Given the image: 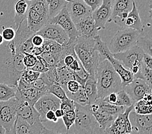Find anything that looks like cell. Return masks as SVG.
<instances>
[{
    "label": "cell",
    "instance_id": "obj_11",
    "mask_svg": "<svg viewBox=\"0 0 152 134\" xmlns=\"http://www.w3.org/2000/svg\"><path fill=\"white\" fill-rule=\"evenodd\" d=\"M129 119L132 125V134H152V115H140L130 112Z\"/></svg>",
    "mask_w": 152,
    "mask_h": 134
},
{
    "label": "cell",
    "instance_id": "obj_21",
    "mask_svg": "<svg viewBox=\"0 0 152 134\" xmlns=\"http://www.w3.org/2000/svg\"><path fill=\"white\" fill-rule=\"evenodd\" d=\"M26 20L28 27L34 34L37 33L45 24L48 23V21L43 19L37 11H35L31 7L28 8Z\"/></svg>",
    "mask_w": 152,
    "mask_h": 134
},
{
    "label": "cell",
    "instance_id": "obj_33",
    "mask_svg": "<svg viewBox=\"0 0 152 134\" xmlns=\"http://www.w3.org/2000/svg\"><path fill=\"white\" fill-rule=\"evenodd\" d=\"M133 110L140 115L150 114L152 112L151 102L143 99L137 101L133 104Z\"/></svg>",
    "mask_w": 152,
    "mask_h": 134
},
{
    "label": "cell",
    "instance_id": "obj_8",
    "mask_svg": "<svg viewBox=\"0 0 152 134\" xmlns=\"http://www.w3.org/2000/svg\"><path fill=\"white\" fill-rule=\"evenodd\" d=\"M19 99L16 96L8 101H0V125L6 131L11 129L18 117Z\"/></svg>",
    "mask_w": 152,
    "mask_h": 134
},
{
    "label": "cell",
    "instance_id": "obj_49",
    "mask_svg": "<svg viewBox=\"0 0 152 134\" xmlns=\"http://www.w3.org/2000/svg\"><path fill=\"white\" fill-rule=\"evenodd\" d=\"M83 1L91 9L92 11L99 7L102 3V0H83Z\"/></svg>",
    "mask_w": 152,
    "mask_h": 134
},
{
    "label": "cell",
    "instance_id": "obj_42",
    "mask_svg": "<svg viewBox=\"0 0 152 134\" xmlns=\"http://www.w3.org/2000/svg\"><path fill=\"white\" fill-rule=\"evenodd\" d=\"M38 61L37 57L32 54H25L23 57V63L26 68H31L34 66Z\"/></svg>",
    "mask_w": 152,
    "mask_h": 134
},
{
    "label": "cell",
    "instance_id": "obj_60",
    "mask_svg": "<svg viewBox=\"0 0 152 134\" xmlns=\"http://www.w3.org/2000/svg\"><path fill=\"white\" fill-rule=\"evenodd\" d=\"M26 1H32V0H26Z\"/></svg>",
    "mask_w": 152,
    "mask_h": 134
},
{
    "label": "cell",
    "instance_id": "obj_28",
    "mask_svg": "<svg viewBox=\"0 0 152 134\" xmlns=\"http://www.w3.org/2000/svg\"><path fill=\"white\" fill-rule=\"evenodd\" d=\"M95 102L99 104V108L100 110L107 112V113L113 115L115 116H117L119 114L123 113L126 110V108H127L110 104L109 103L106 102V101H104L102 99H98Z\"/></svg>",
    "mask_w": 152,
    "mask_h": 134
},
{
    "label": "cell",
    "instance_id": "obj_10",
    "mask_svg": "<svg viewBox=\"0 0 152 134\" xmlns=\"http://www.w3.org/2000/svg\"><path fill=\"white\" fill-rule=\"evenodd\" d=\"M48 23L56 24L60 26L66 32L69 39V40L75 41L78 37L77 30L76 28L74 22L71 18L68 12L66 5L56 16L50 18Z\"/></svg>",
    "mask_w": 152,
    "mask_h": 134
},
{
    "label": "cell",
    "instance_id": "obj_59",
    "mask_svg": "<svg viewBox=\"0 0 152 134\" xmlns=\"http://www.w3.org/2000/svg\"><path fill=\"white\" fill-rule=\"evenodd\" d=\"M66 1H67V2H71V1H72V0H66Z\"/></svg>",
    "mask_w": 152,
    "mask_h": 134
},
{
    "label": "cell",
    "instance_id": "obj_39",
    "mask_svg": "<svg viewBox=\"0 0 152 134\" xmlns=\"http://www.w3.org/2000/svg\"><path fill=\"white\" fill-rule=\"evenodd\" d=\"M137 45L140 47L144 53L151 56V39L140 36L137 43Z\"/></svg>",
    "mask_w": 152,
    "mask_h": 134
},
{
    "label": "cell",
    "instance_id": "obj_36",
    "mask_svg": "<svg viewBox=\"0 0 152 134\" xmlns=\"http://www.w3.org/2000/svg\"><path fill=\"white\" fill-rule=\"evenodd\" d=\"M48 93L53 94V95L58 98L60 101L66 100L68 99L66 95V91L61 87L59 84H53L49 86L48 89Z\"/></svg>",
    "mask_w": 152,
    "mask_h": 134
},
{
    "label": "cell",
    "instance_id": "obj_56",
    "mask_svg": "<svg viewBox=\"0 0 152 134\" xmlns=\"http://www.w3.org/2000/svg\"><path fill=\"white\" fill-rule=\"evenodd\" d=\"M5 134H17L15 130V124H14L13 127L10 130H8V131L5 132Z\"/></svg>",
    "mask_w": 152,
    "mask_h": 134
},
{
    "label": "cell",
    "instance_id": "obj_26",
    "mask_svg": "<svg viewBox=\"0 0 152 134\" xmlns=\"http://www.w3.org/2000/svg\"><path fill=\"white\" fill-rule=\"evenodd\" d=\"M95 117L96 121L99 124L100 129L104 131L107 127L111 125V124L114 121V119L117 116L111 115L107 112H105L100 108L96 112L92 113Z\"/></svg>",
    "mask_w": 152,
    "mask_h": 134
},
{
    "label": "cell",
    "instance_id": "obj_16",
    "mask_svg": "<svg viewBox=\"0 0 152 134\" xmlns=\"http://www.w3.org/2000/svg\"><path fill=\"white\" fill-rule=\"evenodd\" d=\"M66 7L74 23L91 16L93 12L91 9L83 0H72L67 3Z\"/></svg>",
    "mask_w": 152,
    "mask_h": 134
},
{
    "label": "cell",
    "instance_id": "obj_38",
    "mask_svg": "<svg viewBox=\"0 0 152 134\" xmlns=\"http://www.w3.org/2000/svg\"><path fill=\"white\" fill-rule=\"evenodd\" d=\"M49 85L43 79L40 75L39 78L32 83V87L38 90V91L42 92L43 94L48 93Z\"/></svg>",
    "mask_w": 152,
    "mask_h": 134
},
{
    "label": "cell",
    "instance_id": "obj_51",
    "mask_svg": "<svg viewBox=\"0 0 152 134\" xmlns=\"http://www.w3.org/2000/svg\"><path fill=\"white\" fill-rule=\"evenodd\" d=\"M28 69H31L35 72H39V73L41 74V73H44V72H46L49 70V68L43 66V65L40 63V61L38 60L37 63L34 64V66L31 68H28Z\"/></svg>",
    "mask_w": 152,
    "mask_h": 134
},
{
    "label": "cell",
    "instance_id": "obj_20",
    "mask_svg": "<svg viewBox=\"0 0 152 134\" xmlns=\"http://www.w3.org/2000/svg\"><path fill=\"white\" fill-rule=\"evenodd\" d=\"M39 122L34 125H30L21 117L18 116L15 122V130L17 134H40L44 126Z\"/></svg>",
    "mask_w": 152,
    "mask_h": 134
},
{
    "label": "cell",
    "instance_id": "obj_46",
    "mask_svg": "<svg viewBox=\"0 0 152 134\" xmlns=\"http://www.w3.org/2000/svg\"><path fill=\"white\" fill-rule=\"evenodd\" d=\"M81 85L80 83L75 79L73 80H70L68 81L66 84V88L65 91L66 92H70V93H75L80 88Z\"/></svg>",
    "mask_w": 152,
    "mask_h": 134
},
{
    "label": "cell",
    "instance_id": "obj_15",
    "mask_svg": "<svg viewBox=\"0 0 152 134\" xmlns=\"http://www.w3.org/2000/svg\"><path fill=\"white\" fill-rule=\"evenodd\" d=\"M113 0H102L101 5L92 12V17L95 21L96 27L101 29L106 28V24L110 22L112 15Z\"/></svg>",
    "mask_w": 152,
    "mask_h": 134
},
{
    "label": "cell",
    "instance_id": "obj_58",
    "mask_svg": "<svg viewBox=\"0 0 152 134\" xmlns=\"http://www.w3.org/2000/svg\"><path fill=\"white\" fill-rule=\"evenodd\" d=\"M3 43H4V39H3L2 34H0V45H2Z\"/></svg>",
    "mask_w": 152,
    "mask_h": 134
},
{
    "label": "cell",
    "instance_id": "obj_25",
    "mask_svg": "<svg viewBox=\"0 0 152 134\" xmlns=\"http://www.w3.org/2000/svg\"><path fill=\"white\" fill-rule=\"evenodd\" d=\"M134 0H113L110 21L123 13H129L133 7Z\"/></svg>",
    "mask_w": 152,
    "mask_h": 134
},
{
    "label": "cell",
    "instance_id": "obj_47",
    "mask_svg": "<svg viewBox=\"0 0 152 134\" xmlns=\"http://www.w3.org/2000/svg\"><path fill=\"white\" fill-rule=\"evenodd\" d=\"M61 49H62V45H60L59 43H58L54 41H52V40L50 41V50H49L50 53H51L55 56H57L59 57L60 52L61 51Z\"/></svg>",
    "mask_w": 152,
    "mask_h": 134
},
{
    "label": "cell",
    "instance_id": "obj_40",
    "mask_svg": "<svg viewBox=\"0 0 152 134\" xmlns=\"http://www.w3.org/2000/svg\"><path fill=\"white\" fill-rule=\"evenodd\" d=\"M39 75H40L39 72H35L31 69H28V68H26V70L23 72V74L21 75V77L27 82L32 84V83L35 80H37L39 78Z\"/></svg>",
    "mask_w": 152,
    "mask_h": 134
},
{
    "label": "cell",
    "instance_id": "obj_57",
    "mask_svg": "<svg viewBox=\"0 0 152 134\" xmlns=\"http://www.w3.org/2000/svg\"><path fill=\"white\" fill-rule=\"evenodd\" d=\"M5 132L6 130L2 126L0 125V134H5Z\"/></svg>",
    "mask_w": 152,
    "mask_h": 134
},
{
    "label": "cell",
    "instance_id": "obj_5",
    "mask_svg": "<svg viewBox=\"0 0 152 134\" xmlns=\"http://www.w3.org/2000/svg\"><path fill=\"white\" fill-rule=\"evenodd\" d=\"M95 49L99 52L100 62L105 59H107L112 64L115 70L119 75L121 79L122 88H124L125 86L128 85L133 80L134 78L132 72L126 69L120 61L115 58L113 54L109 50L106 43L104 42L100 38L96 39Z\"/></svg>",
    "mask_w": 152,
    "mask_h": 134
},
{
    "label": "cell",
    "instance_id": "obj_22",
    "mask_svg": "<svg viewBox=\"0 0 152 134\" xmlns=\"http://www.w3.org/2000/svg\"><path fill=\"white\" fill-rule=\"evenodd\" d=\"M67 68L73 72L75 75L76 80L82 86H84L86 81L90 77V75L82 66L78 58L75 60Z\"/></svg>",
    "mask_w": 152,
    "mask_h": 134
},
{
    "label": "cell",
    "instance_id": "obj_35",
    "mask_svg": "<svg viewBox=\"0 0 152 134\" xmlns=\"http://www.w3.org/2000/svg\"><path fill=\"white\" fill-rule=\"evenodd\" d=\"M117 96L118 99L117 103H116V105H117V106L129 107L132 106L135 103L128 94L125 92L124 89L118 92Z\"/></svg>",
    "mask_w": 152,
    "mask_h": 134
},
{
    "label": "cell",
    "instance_id": "obj_6",
    "mask_svg": "<svg viewBox=\"0 0 152 134\" xmlns=\"http://www.w3.org/2000/svg\"><path fill=\"white\" fill-rule=\"evenodd\" d=\"M144 54L142 49L135 45L126 51L113 54V56L120 61L124 68L132 72L134 78L142 79L141 63Z\"/></svg>",
    "mask_w": 152,
    "mask_h": 134
},
{
    "label": "cell",
    "instance_id": "obj_52",
    "mask_svg": "<svg viewBox=\"0 0 152 134\" xmlns=\"http://www.w3.org/2000/svg\"><path fill=\"white\" fill-rule=\"evenodd\" d=\"M45 119H46V121H52L55 123L58 122V118L55 114V112L52 111V110H50L49 112H48L45 114Z\"/></svg>",
    "mask_w": 152,
    "mask_h": 134
},
{
    "label": "cell",
    "instance_id": "obj_30",
    "mask_svg": "<svg viewBox=\"0 0 152 134\" xmlns=\"http://www.w3.org/2000/svg\"><path fill=\"white\" fill-rule=\"evenodd\" d=\"M29 2V7L37 11L43 19L49 21V5L45 0H32Z\"/></svg>",
    "mask_w": 152,
    "mask_h": 134
},
{
    "label": "cell",
    "instance_id": "obj_17",
    "mask_svg": "<svg viewBox=\"0 0 152 134\" xmlns=\"http://www.w3.org/2000/svg\"><path fill=\"white\" fill-rule=\"evenodd\" d=\"M75 25L79 37L87 39H95L99 35V31L101 30L100 28L96 27L92 16L84 18Z\"/></svg>",
    "mask_w": 152,
    "mask_h": 134
},
{
    "label": "cell",
    "instance_id": "obj_45",
    "mask_svg": "<svg viewBox=\"0 0 152 134\" xmlns=\"http://www.w3.org/2000/svg\"><path fill=\"white\" fill-rule=\"evenodd\" d=\"M2 36L4 41L9 42L12 41L16 35V31L12 27L6 28L2 32Z\"/></svg>",
    "mask_w": 152,
    "mask_h": 134
},
{
    "label": "cell",
    "instance_id": "obj_9",
    "mask_svg": "<svg viewBox=\"0 0 152 134\" xmlns=\"http://www.w3.org/2000/svg\"><path fill=\"white\" fill-rule=\"evenodd\" d=\"M133 109V105L126 108L123 113L119 114L109 127L104 130L106 134H132L129 114Z\"/></svg>",
    "mask_w": 152,
    "mask_h": 134
},
{
    "label": "cell",
    "instance_id": "obj_31",
    "mask_svg": "<svg viewBox=\"0 0 152 134\" xmlns=\"http://www.w3.org/2000/svg\"><path fill=\"white\" fill-rule=\"evenodd\" d=\"M66 93L69 98L73 100L75 103H77L80 105H82V106H87V105L90 104L88 97L85 93L84 87L82 86L75 93Z\"/></svg>",
    "mask_w": 152,
    "mask_h": 134
},
{
    "label": "cell",
    "instance_id": "obj_23",
    "mask_svg": "<svg viewBox=\"0 0 152 134\" xmlns=\"http://www.w3.org/2000/svg\"><path fill=\"white\" fill-rule=\"evenodd\" d=\"M43 93L33 87H30L23 90H18L16 96L22 101H27L30 104L34 106V104Z\"/></svg>",
    "mask_w": 152,
    "mask_h": 134
},
{
    "label": "cell",
    "instance_id": "obj_14",
    "mask_svg": "<svg viewBox=\"0 0 152 134\" xmlns=\"http://www.w3.org/2000/svg\"><path fill=\"white\" fill-rule=\"evenodd\" d=\"M134 103L143 99L148 93H151V86L142 79L134 78L133 80L123 88Z\"/></svg>",
    "mask_w": 152,
    "mask_h": 134
},
{
    "label": "cell",
    "instance_id": "obj_43",
    "mask_svg": "<svg viewBox=\"0 0 152 134\" xmlns=\"http://www.w3.org/2000/svg\"><path fill=\"white\" fill-rule=\"evenodd\" d=\"M32 35L28 38L27 40H25L21 45V51L23 54L32 53V50L34 49V45L32 43Z\"/></svg>",
    "mask_w": 152,
    "mask_h": 134
},
{
    "label": "cell",
    "instance_id": "obj_41",
    "mask_svg": "<svg viewBox=\"0 0 152 134\" xmlns=\"http://www.w3.org/2000/svg\"><path fill=\"white\" fill-rule=\"evenodd\" d=\"M39 56L45 60L46 62L49 65L50 68L56 67L59 59V57L57 56L54 55V54L50 52H43Z\"/></svg>",
    "mask_w": 152,
    "mask_h": 134
},
{
    "label": "cell",
    "instance_id": "obj_13",
    "mask_svg": "<svg viewBox=\"0 0 152 134\" xmlns=\"http://www.w3.org/2000/svg\"><path fill=\"white\" fill-rule=\"evenodd\" d=\"M60 100L50 93H46L39 97L34 106L39 114L41 122H46L45 114L47 112L50 110L55 112L60 108Z\"/></svg>",
    "mask_w": 152,
    "mask_h": 134
},
{
    "label": "cell",
    "instance_id": "obj_48",
    "mask_svg": "<svg viewBox=\"0 0 152 134\" xmlns=\"http://www.w3.org/2000/svg\"><path fill=\"white\" fill-rule=\"evenodd\" d=\"M118 99V96H117V92H112L108 94L106 97H104L102 98V100L104 101H106L107 103H109L110 104H115L117 102Z\"/></svg>",
    "mask_w": 152,
    "mask_h": 134
},
{
    "label": "cell",
    "instance_id": "obj_37",
    "mask_svg": "<svg viewBox=\"0 0 152 134\" xmlns=\"http://www.w3.org/2000/svg\"><path fill=\"white\" fill-rule=\"evenodd\" d=\"M75 110H71L67 112H65L64 115L62 117H61L64 122V124L66 127L67 132H69V130L71 126H73L75 123L76 118V113Z\"/></svg>",
    "mask_w": 152,
    "mask_h": 134
},
{
    "label": "cell",
    "instance_id": "obj_12",
    "mask_svg": "<svg viewBox=\"0 0 152 134\" xmlns=\"http://www.w3.org/2000/svg\"><path fill=\"white\" fill-rule=\"evenodd\" d=\"M42 35L44 39L52 40L64 45L69 41V37L66 32L60 26L56 24L48 23L37 33Z\"/></svg>",
    "mask_w": 152,
    "mask_h": 134
},
{
    "label": "cell",
    "instance_id": "obj_29",
    "mask_svg": "<svg viewBox=\"0 0 152 134\" xmlns=\"http://www.w3.org/2000/svg\"><path fill=\"white\" fill-rule=\"evenodd\" d=\"M58 76V84L62 87L64 90L66 88V84L70 80L75 79V75L69 68L66 67H61L56 68Z\"/></svg>",
    "mask_w": 152,
    "mask_h": 134
},
{
    "label": "cell",
    "instance_id": "obj_24",
    "mask_svg": "<svg viewBox=\"0 0 152 134\" xmlns=\"http://www.w3.org/2000/svg\"><path fill=\"white\" fill-rule=\"evenodd\" d=\"M29 8V3L26 0H18L14 5V23L16 29L20 24L26 20L28 10Z\"/></svg>",
    "mask_w": 152,
    "mask_h": 134
},
{
    "label": "cell",
    "instance_id": "obj_1",
    "mask_svg": "<svg viewBox=\"0 0 152 134\" xmlns=\"http://www.w3.org/2000/svg\"><path fill=\"white\" fill-rule=\"evenodd\" d=\"M23 41L17 37L0 45V83L17 86L23 72L24 54L21 51Z\"/></svg>",
    "mask_w": 152,
    "mask_h": 134
},
{
    "label": "cell",
    "instance_id": "obj_53",
    "mask_svg": "<svg viewBox=\"0 0 152 134\" xmlns=\"http://www.w3.org/2000/svg\"><path fill=\"white\" fill-rule=\"evenodd\" d=\"M40 134H70V133H58V132H56L55 131H53V130H50L48 128H47L46 127H43L42 130V132ZM75 134V133H74Z\"/></svg>",
    "mask_w": 152,
    "mask_h": 134
},
{
    "label": "cell",
    "instance_id": "obj_50",
    "mask_svg": "<svg viewBox=\"0 0 152 134\" xmlns=\"http://www.w3.org/2000/svg\"><path fill=\"white\" fill-rule=\"evenodd\" d=\"M45 39L42 35L34 34L32 37V43L34 46H42Z\"/></svg>",
    "mask_w": 152,
    "mask_h": 134
},
{
    "label": "cell",
    "instance_id": "obj_55",
    "mask_svg": "<svg viewBox=\"0 0 152 134\" xmlns=\"http://www.w3.org/2000/svg\"><path fill=\"white\" fill-rule=\"evenodd\" d=\"M55 115L56 116L60 119V118H61L62 117V116L64 114V112L61 109V108H58V109H56L55 111Z\"/></svg>",
    "mask_w": 152,
    "mask_h": 134
},
{
    "label": "cell",
    "instance_id": "obj_54",
    "mask_svg": "<svg viewBox=\"0 0 152 134\" xmlns=\"http://www.w3.org/2000/svg\"><path fill=\"white\" fill-rule=\"evenodd\" d=\"M43 52V50L42 46H34V49L32 50L31 54H32L36 56H38L41 55Z\"/></svg>",
    "mask_w": 152,
    "mask_h": 134
},
{
    "label": "cell",
    "instance_id": "obj_18",
    "mask_svg": "<svg viewBox=\"0 0 152 134\" xmlns=\"http://www.w3.org/2000/svg\"><path fill=\"white\" fill-rule=\"evenodd\" d=\"M18 116L31 125L41 122L39 114L35 109L34 106L30 104L27 101H22L20 99L19 104L18 106Z\"/></svg>",
    "mask_w": 152,
    "mask_h": 134
},
{
    "label": "cell",
    "instance_id": "obj_27",
    "mask_svg": "<svg viewBox=\"0 0 152 134\" xmlns=\"http://www.w3.org/2000/svg\"><path fill=\"white\" fill-rule=\"evenodd\" d=\"M83 87H84L85 93L88 97L90 104H93L99 99L98 98L96 79L95 77L90 76L88 80L86 81Z\"/></svg>",
    "mask_w": 152,
    "mask_h": 134
},
{
    "label": "cell",
    "instance_id": "obj_3",
    "mask_svg": "<svg viewBox=\"0 0 152 134\" xmlns=\"http://www.w3.org/2000/svg\"><path fill=\"white\" fill-rule=\"evenodd\" d=\"M95 39L77 38L74 46L75 52L82 66L90 76L95 77L100 62L99 52L95 49Z\"/></svg>",
    "mask_w": 152,
    "mask_h": 134
},
{
    "label": "cell",
    "instance_id": "obj_19",
    "mask_svg": "<svg viewBox=\"0 0 152 134\" xmlns=\"http://www.w3.org/2000/svg\"><path fill=\"white\" fill-rule=\"evenodd\" d=\"M120 27L130 28L138 31L141 34L144 30V25L139 16V10L137 9L135 0L133 3V7L128 13V16L122 21Z\"/></svg>",
    "mask_w": 152,
    "mask_h": 134
},
{
    "label": "cell",
    "instance_id": "obj_32",
    "mask_svg": "<svg viewBox=\"0 0 152 134\" xmlns=\"http://www.w3.org/2000/svg\"><path fill=\"white\" fill-rule=\"evenodd\" d=\"M16 86H10L5 83H0V101L9 100L16 96Z\"/></svg>",
    "mask_w": 152,
    "mask_h": 134
},
{
    "label": "cell",
    "instance_id": "obj_44",
    "mask_svg": "<svg viewBox=\"0 0 152 134\" xmlns=\"http://www.w3.org/2000/svg\"><path fill=\"white\" fill-rule=\"evenodd\" d=\"M60 108H61V109L64 112L71 110H75V102L73 100H71L68 97V99L66 100L60 101Z\"/></svg>",
    "mask_w": 152,
    "mask_h": 134
},
{
    "label": "cell",
    "instance_id": "obj_34",
    "mask_svg": "<svg viewBox=\"0 0 152 134\" xmlns=\"http://www.w3.org/2000/svg\"><path fill=\"white\" fill-rule=\"evenodd\" d=\"M68 2L66 0H51L49 3V20L56 16Z\"/></svg>",
    "mask_w": 152,
    "mask_h": 134
},
{
    "label": "cell",
    "instance_id": "obj_61",
    "mask_svg": "<svg viewBox=\"0 0 152 134\" xmlns=\"http://www.w3.org/2000/svg\"><path fill=\"white\" fill-rule=\"evenodd\" d=\"M104 133H105V132H104ZM105 134H106V133H105Z\"/></svg>",
    "mask_w": 152,
    "mask_h": 134
},
{
    "label": "cell",
    "instance_id": "obj_7",
    "mask_svg": "<svg viewBox=\"0 0 152 134\" xmlns=\"http://www.w3.org/2000/svg\"><path fill=\"white\" fill-rule=\"evenodd\" d=\"M140 33L130 28L118 30L110 41L108 48L112 54L122 52L137 45Z\"/></svg>",
    "mask_w": 152,
    "mask_h": 134
},
{
    "label": "cell",
    "instance_id": "obj_4",
    "mask_svg": "<svg viewBox=\"0 0 152 134\" xmlns=\"http://www.w3.org/2000/svg\"><path fill=\"white\" fill-rule=\"evenodd\" d=\"M76 118L74 132L75 134H105L100 129L90 110V104L82 106L75 103Z\"/></svg>",
    "mask_w": 152,
    "mask_h": 134
},
{
    "label": "cell",
    "instance_id": "obj_2",
    "mask_svg": "<svg viewBox=\"0 0 152 134\" xmlns=\"http://www.w3.org/2000/svg\"><path fill=\"white\" fill-rule=\"evenodd\" d=\"M95 78L96 79L99 99H102L110 93L118 92L123 89L120 76L107 59L100 62Z\"/></svg>",
    "mask_w": 152,
    "mask_h": 134
}]
</instances>
